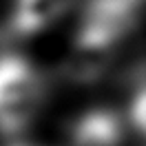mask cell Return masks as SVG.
I'll list each match as a JSON object with an SVG mask.
<instances>
[{"mask_svg": "<svg viewBox=\"0 0 146 146\" xmlns=\"http://www.w3.org/2000/svg\"><path fill=\"white\" fill-rule=\"evenodd\" d=\"M42 104V80L20 55H0V131L20 133Z\"/></svg>", "mask_w": 146, "mask_h": 146, "instance_id": "obj_1", "label": "cell"}, {"mask_svg": "<svg viewBox=\"0 0 146 146\" xmlns=\"http://www.w3.org/2000/svg\"><path fill=\"white\" fill-rule=\"evenodd\" d=\"M66 9V0H11L7 29L13 36H33L51 27Z\"/></svg>", "mask_w": 146, "mask_h": 146, "instance_id": "obj_2", "label": "cell"}, {"mask_svg": "<svg viewBox=\"0 0 146 146\" xmlns=\"http://www.w3.org/2000/svg\"><path fill=\"white\" fill-rule=\"evenodd\" d=\"M131 124L135 126L137 133L146 137V86H142L133 98L131 104Z\"/></svg>", "mask_w": 146, "mask_h": 146, "instance_id": "obj_3", "label": "cell"}]
</instances>
